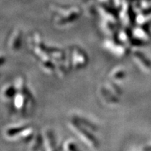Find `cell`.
Masks as SVG:
<instances>
[{"mask_svg":"<svg viewBox=\"0 0 151 151\" xmlns=\"http://www.w3.org/2000/svg\"><path fill=\"white\" fill-rule=\"evenodd\" d=\"M49 151H55V150L54 148H52V149H50V150H49ZM57 151V150H56Z\"/></svg>","mask_w":151,"mask_h":151,"instance_id":"ba28073f","label":"cell"},{"mask_svg":"<svg viewBox=\"0 0 151 151\" xmlns=\"http://www.w3.org/2000/svg\"><path fill=\"white\" fill-rule=\"evenodd\" d=\"M26 101H27V99H26L25 95H24L21 92L16 94V97H15L14 103L17 109H23L25 107Z\"/></svg>","mask_w":151,"mask_h":151,"instance_id":"7a4b0ae2","label":"cell"},{"mask_svg":"<svg viewBox=\"0 0 151 151\" xmlns=\"http://www.w3.org/2000/svg\"><path fill=\"white\" fill-rule=\"evenodd\" d=\"M25 129V127H16V128H11L6 131V134L9 137H14V136L18 135V134H21V132Z\"/></svg>","mask_w":151,"mask_h":151,"instance_id":"5b68a950","label":"cell"},{"mask_svg":"<svg viewBox=\"0 0 151 151\" xmlns=\"http://www.w3.org/2000/svg\"><path fill=\"white\" fill-rule=\"evenodd\" d=\"M65 150L66 151H80L74 143H71L70 141H69L68 143L67 142V143H66Z\"/></svg>","mask_w":151,"mask_h":151,"instance_id":"52a82bcc","label":"cell"},{"mask_svg":"<svg viewBox=\"0 0 151 151\" xmlns=\"http://www.w3.org/2000/svg\"><path fill=\"white\" fill-rule=\"evenodd\" d=\"M44 143L48 149L54 148L55 141L54 136L50 131H47L44 136Z\"/></svg>","mask_w":151,"mask_h":151,"instance_id":"3957f363","label":"cell"},{"mask_svg":"<svg viewBox=\"0 0 151 151\" xmlns=\"http://www.w3.org/2000/svg\"><path fill=\"white\" fill-rule=\"evenodd\" d=\"M43 139L39 135H37L34 140L32 142L31 146H30V150L31 151H38L40 149L42 143Z\"/></svg>","mask_w":151,"mask_h":151,"instance_id":"277c9868","label":"cell"},{"mask_svg":"<svg viewBox=\"0 0 151 151\" xmlns=\"http://www.w3.org/2000/svg\"><path fill=\"white\" fill-rule=\"evenodd\" d=\"M16 93V88L13 86H8L4 90L3 94L6 98H11Z\"/></svg>","mask_w":151,"mask_h":151,"instance_id":"8992f818","label":"cell"},{"mask_svg":"<svg viewBox=\"0 0 151 151\" xmlns=\"http://www.w3.org/2000/svg\"><path fill=\"white\" fill-rule=\"evenodd\" d=\"M69 127L74 133L78 136V137L83 142H84L88 146L92 149L98 148V143L96 138L92 136L86 127H83L81 124L78 123L76 120H71L69 122Z\"/></svg>","mask_w":151,"mask_h":151,"instance_id":"6da1fadb","label":"cell"}]
</instances>
